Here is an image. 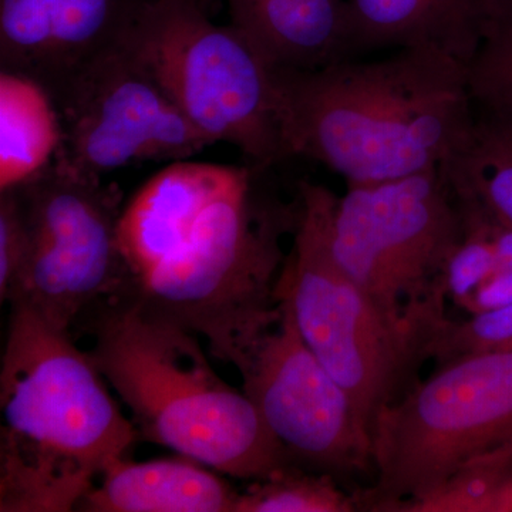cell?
Instances as JSON below:
<instances>
[{
	"instance_id": "obj_12",
	"label": "cell",
	"mask_w": 512,
	"mask_h": 512,
	"mask_svg": "<svg viewBox=\"0 0 512 512\" xmlns=\"http://www.w3.org/2000/svg\"><path fill=\"white\" fill-rule=\"evenodd\" d=\"M150 0H0V70L46 89L120 46Z\"/></svg>"
},
{
	"instance_id": "obj_18",
	"label": "cell",
	"mask_w": 512,
	"mask_h": 512,
	"mask_svg": "<svg viewBox=\"0 0 512 512\" xmlns=\"http://www.w3.org/2000/svg\"><path fill=\"white\" fill-rule=\"evenodd\" d=\"M360 510L355 493H348L330 474L289 464L239 491L235 512H353Z\"/></svg>"
},
{
	"instance_id": "obj_23",
	"label": "cell",
	"mask_w": 512,
	"mask_h": 512,
	"mask_svg": "<svg viewBox=\"0 0 512 512\" xmlns=\"http://www.w3.org/2000/svg\"><path fill=\"white\" fill-rule=\"evenodd\" d=\"M503 2L508 3V5L512 6V0H503Z\"/></svg>"
},
{
	"instance_id": "obj_13",
	"label": "cell",
	"mask_w": 512,
	"mask_h": 512,
	"mask_svg": "<svg viewBox=\"0 0 512 512\" xmlns=\"http://www.w3.org/2000/svg\"><path fill=\"white\" fill-rule=\"evenodd\" d=\"M501 0H346L349 59L424 49L470 66Z\"/></svg>"
},
{
	"instance_id": "obj_15",
	"label": "cell",
	"mask_w": 512,
	"mask_h": 512,
	"mask_svg": "<svg viewBox=\"0 0 512 512\" xmlns=\"http://www.w3.org/2000/svg\"><path fill=\"white\" fill-rule=\"evenodd\" d=\"M231 25L274 69L349 59L346 0H228Z\"/></svg>"
},
{
	"instance_id": "obj_8",
	"label": "cell",
	"mask_w": 512,
	"mask_h": 512,
	"mask_svg": "<svg viewBox=\"0 0 512 512\" xmlns=\"http://www.w3.org/2000/svg\"><path fill=\"white\" fill-rule=\"evenodd\" d=\"M461 237L463 218L441 167L349 185L330 218L336 262L394 318L444 312L441 276Z\"/></svg>"
},
{
	"instance_id": "obj_5",
	"label": "cell",
	"mask_w": 512,
	"mask_h": 512,
	"mask_svg": "<svg viewBox=\"0 0 512 512\" xmlns=\"http://www.w3.org/2000/svg\"><path fill=\"white\" fill-rule=\"evenodd\" d=\"M298 191V222L278 296L291 305L306 345L352 397L373 440L380 414L417 383L427 343L447 315L394 318L380 309L333 256L336 195L308 181Z\"/></svg>"
},
{
	"instance_id": "obj_16",
	"label": "cell",
	"mask_w": 512,
	"mask_h": 512,
	"mask_svg": "<svg viewBox=\"0 0 512 512\" xmlns=\"http://www.w3.org/2000/svg\"><path fill=\"white\" fill-rule=\"evenodd\" d=\"M62 124L43 84L0 70V191L28 183L55 163Z\"/></svg>"
},
{
	"instance_id": "obj_9",
	"label": "cell",
	"mask_w": 512,
	"mask_h": 512,
	"mask_svg": "<svg viewBox=\"0 0 512 512\" xmlns=\"http://www.w3.org/2000/svg\"><path fill=\"white\" fill-rule=\"evenodd\" d=\"M29 232L25 264L6 303L70 330L126 284L121 191L53 163L15 187Z\"/></svg>"
},
{
	"instance_id": "obj_10",
	"label": "cell",
	"mask_w": 512,
	"mask_h": 512,
	"mask_svg": "<svg viewBox=\"0 0 512 512\" xmlns=\"http://www.w3.org/2000/svg\"><path fill=\"white\" fill-rule=\"evenodd\" d=\"M47 92L62 124L55 164L84 177L141 161L187 160L212 144L123 43Z\"/></svg>"
},
{
	"instance_id": "obj_1",
	"label": "cell",
	"mask_w": 512,
	"mask_h": 512,
	"mask_svg": "<svg viewBox=\"0 0 512 512\" xmlns=\"http://www.w3.org/2000/svg\"><path fill=\"white\" fill-rule=\"evenodd\" d=\"M261 170L170 165L136 192L119 224V295L200 336L238 370L281 316L282 238L298 222V201L286 207L259 190Z\"/></svg>"
},
{
	"instance_id": "obj_3",
	"label": "cell",
	"mask_w": 512,
	"mask_h": 512,
	"mask_svg": "<svg viewBox=\"0 0 512 512\" xmlns=\"http://www.w3.org/2000/svg\"><path fill=\"white\" fill-rule=\"evenodd\" d=\"M107 380L28 306L10 305L0 369V511L76 510L107 467L140 434Z\"/></svg>"
},
{
	"instance_id": "obj_7",
	"label": "cell",
	"mask_w": 512,
	"mask_h": 512,
	"mask_svg": "<svg viewBox=\"0 0 512 512\" xmlns=\"http://www.w3.org/2000/svg\"><path fill=\"white\" fill-rule=\"evenodd\" d=\"M124 47L212 144L225 141L268 170L286 160L274 67L198 0H150Z\"/></svg>"
},
{
	"instance_id": "obj_22",
	"label": "cell",
	"mask_w": 512,
	"mask_h": 512,
	"mask_svg": "<svg viewBox=\"0 0 512 512\" xmlns=\"http://www.w3.org/2000/svg\"><path fill=\"white\" fill-rule=\"evenodd\" d=\"M495 512H512V471L508 474L498 493Z\"/></svg>"
},
{
	"instance_id": "obj_21",
	"label": "cell",
	"mask_w": 512,
	"mask_h": 512,
	"mask_svg": "<svg viewBox=\"0 0 512 512\" xmlns=\"http://www.w3.org/2000/svg\"><path fill=\"white\" fill-rule=\"evenodd\" d=\"M512 305V269H495L468 299L464 311L470 315Z\"/></svg>"
},
{
	"instance_id": "obj_11",
	"label": "cell",
	"mask_w": 512,
	"mask_h": 512,
	"mask_svg": "<svg viewBox=\"0 0 512 512\" xmlns=\"http://www.w3.org/2000/svg\"><path fill=\"white\" fill-rule=\"evenodd\" d=\"M238 370L249 397L292 463L339 477L373 473L372 437L352 397L303 340L291 305Z\"/></svg>"
},
{
	"instance_id": "obj_2",
	"label": "cell",
	"mask_w": 512,
	"mask_h": 512,
	"mask_svg": "<svg viewBox=\"0 0 512 512\" xmlns=\"http://www.w3.org/2000/svg\"><path fill=\"white\" fill-rule=\"evenodd\" d=\"M274 72L286 158L318 161L348 185L441 167L474 117L468 67L434 50Z\"/></svg>"
},
{
	"instance_id": "obj_6",
	"label": "cell",
	"mask_w": 512,
	"mask_h": 512,
	"mask_svg": "<svg viewBox=\"0 0 512 512\" xmlns=\"http://www.w3.org/2000/svg\"><path fill=\"white\" fill-rule=\"evenodd\" d=\"M375 483L362 511H402L483 464L512 463V350L460 357L417 382L377 420Z\"/></svg>"
},
{
	"instance_id": "obj_4",
	"label": "cell",
	"mask_w": 512,
	"mask_h": 512,
	"mask_svg": "<svg viewBox=\"0 0 512 512\" xmlns=\"http://www.w3.org/2000/svg\"><path fill=\"white\" fill-rule=\"evenodd\" d=\"M77 328L92 338L87 353L130 410L140 439L241 480L293 464L244 390L212 369L200 336L120 295Z\"/></svg>"
},
{
	"instance_id": "obj_14",
	"label": "cell",
	"mask_w": 512,
	"mask_h": 512,
	"mask_svg": "<svg viewBox=\"0 0 512 512\" xmlns=\"http://www.w3.org/2000/svg\"><path fill=\"white\" fill-rule=\"evenodd\" d=\"M238 494L221 473L180 454L141 463L127 457L104 470L76 511L235 512Z\"/></svg>"
},
{
	"instance_id": "obj_19",
	"label": "cell",
	"mask_w": 512,
	"mask_h": 512,
	"mask_svg": "<svg viewBox=\"0 0 512 512\" xmlns=\"http://www.w3.org/2000/svg\"><path fill=\"white\" fill-rule=\"evenodd\" d=\"M468 84L474 106L512 117V6L503 0L468 66Z\"/></svg>"
},
{
	"instance_id": "obj_20",
	"label": "cell",
	"mask_w": 512,
	"mask_h": 512,
	"mask_svg": "<svg viewBox=\"0 0 512 512\" xmlns=\"http://www.w3.org/2000/svg\"><path fill=\"white\" fill-rule=\"evenodd\" d=\"M29 247L22 201L15 188L0 191V299L6 302L18 281Z\"/></svg>"
},
{
	"instance_id": "obj_17",
	"label": "cell",
	"mask_w": 512,
	"mask_h": 512,
	"mask_svg": "<svg viewBox=\"0 0 512 512\" xmlns=\"http://www.w3.org/2000/svg\"><path fill=\"white\" fill-rule=\"evenodd\" d=\"M454 197L512 228V117L474 106L456 151L441 165Z\"/></svg>"
}]
</instances>
